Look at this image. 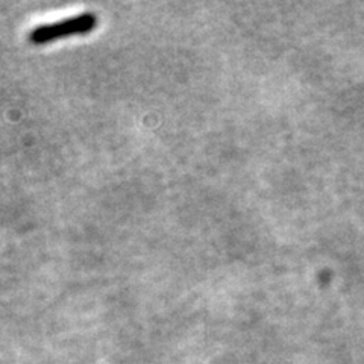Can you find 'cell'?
Returning a JSON list of instances; mask_svg holds the SVG:
<instances>
[{
    "label": "cell",
    "mask_w": 364,
    "mask_h": 364,
    "mask_svg": "<svg viewBox=\"0 0 364 364\" xmlns=\"http://www.w3.org/2000/svg\"><path fill=\"white\" fill-rule=\"evenodd\" d=\"M97 25V16L91 11L81 13L73 17H67L58 21L43 23V25L33 28L28 40L29 43L40 46L56 41L60 38H65L68 36H81V33H88L93 31Z\"/></svg>",
    "instance_id": "obj_1"
}]
</instances>
